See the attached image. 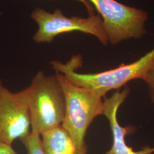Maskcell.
Masks as SVG:
<instances>
[{
    "mask_svg": "<svg viewBox=\"0 0 154 154\" xmlns=\"http://www.w3.org/2000/svg\"><path fill=\"white\" fill-rule=\"evenodd\" d=\"M81 3H82L85 7L86 8L88 12L89 16H93L94 14V9L93 6L91 4V3L88 1V0H76Z\"/></svg>",
    "mask_w": 154,
    "mask_h": 154,
    "instance_id": "7c38bea8",
    "label": "cell"
},
{
    "mask_svg": "<svg viewBox=\"0 0 154 154\" xmlns=\"http://www.w3.org/2000/svg\"><path fill=\"white\" fill-rule=\"evenodd\" d=\"M66 99V111L63 127L71 137L78 154H87L85 136L88 127L98 116L103 115L102 98L86 88L69 82L60 72H56Z\"/></svg>",
    "mask_w": 154,
    "mask_h": 154,
    "instance_id": "7a4b0ae2",
    "label": "cell"
},
{
    "mask_svg": "<svg viewBox=\"0 0 154 154\" xmlns=\"http://www.w3.org/2000/svg\"><path fill=\"white\" fill-rule=\"evenodd\" d=\"M28 90L31 131L41 135L62 125L66 111V99L56 75L39 72Z\"/></svg>",
    "mask_w": 154,
    "mask_h": 154,
    "instance_id": "3957f363",
    "label": "cell"
},
{
    "mask_svg": "<svg viewBox=\"0 0 154 154\" xmlns=\"http://www.w3.org/2000/svg\"><path fill=\"white\" fill-rule=\"evenodd\" d=\"M0 154H18L12 146L0 143Z\"/></svg>",
    "mask_w": 154,
    "mask_h": 154,
    "instance_id": "8fae6325",
    "label": "cell"
},
{
    "mask_svg": "<svg viewBox=\"0 0 154 154\" xmlns=\"http://www.w3.org/2000/svg\"><path fill=\"white\" fill-rule=\"evenodd\" d=\"M142 79L148 85L149 95L154 103V60L149 71Z\"/></svg>",
    "mask_w": 154,
    "mask_h": 154,
    "instance_id": "30bf717a",
    "label": "cell"
},
{
    "mask_svg": "<svg viewBox=\"0 0 154 154\" xmlns=\"http://www.w3.org/2000/svg\"><path fill=\"white\" fill-rule=\"evenodd\" d=\"M130 91L129 88L125 86L122 91L118 90L109 98H105L103 101V116H105L109 122L112 135L111 148L104 154H151L154 152V147H146L140 151H135L127 145L125 137L134 132L135 128L131 126L122 127L118 121L117 112Z\"/></svg>",
    "mask_w": 154,
    "mask_h": 154,
    "instance_id": "52a82bcc",
    "label": "cell"
},
{
    "mask_svg": "<svg viewBox=\"0 0 154 154\" xmlns=\"http://www.w3.org/2000/svg\"><path fill=\"white\" fill-rule=\"evenodd\" d=\"M40 136L45 154H78L71 137L62 125Z\"/></svg>",
    "mask_w": 154,
    "mask_h": 154,
    "instance_id": "ba28073f",
    "label": "cell"
},
{
    "mask_svg": "<svg viewBox=\"0 0 154 154\" xmlns=\"http://www.w3.org/2000/svg\"><path fill=\"white\" fill-rule=\"evenodd\" d=\"M30 132L28 88L12 92L0 79V143L12 146Z\"/></svg>",
    "mask_w": 154,
    "mask_h": 154,
    "instance_id": "8992f818",
    "label": "cell"
},
{
    "mask_svg": "<svg viewBox=\"0 0 154 154\" xmlns=\"http://www.w3.org/2000/svg\"><path fill=\"white\" fill-rule=\"evenodd\" d=\"M98 12L109 42L113 46L129 39L142 38L147 33L149 14L141 9L116 0H88Z\"/></svg>",
    "mask_w": 154,
    "mask_h": 154,
    "instance_id": "277c9868",
    "label": "cell"
},
{
    "mask_svg": "<svg viewBox=\"0 0 154 154\" xmlns=\"http://www.w3.org/2000/svg\"><path fill=\"white\" fill-rule=\"evenodd\" d=\"M30 17L38 26V29L33 37V41L36 43H51L58 35L74 32L91 34L103 45L109 43L102 20L99 14L89 16L88 18L67 17L60 9L50 13L37 8Z\"/></svg>",
    "mask_w": 154,
    "mask_h": 154,
    "instance_id": "5b68a950",
    "label": "cell"
},
{
    "mask_svg": "<svg viewBox=\"0 0 154 154\" xmlns=\"http://www.w3.org/2000/svg\"><path fill=\"white\" fill-rule=\"evenodd\" d=\"M26 149L28 154H45L42 148L40 135L30 132L27 137L20 140Z\"/></svg>",
    "mask_w": 154,
    "mask_h": 154,
    "instance_id": "9c48e42d",
    "label": "cell"
},
{
    "mask_svg": "<svg viewBox=\"0 0 154 154\" xmlns=\"http://www.w3.org/2000/svg\"><path fill=\"white\" fill-rule=\"evenodd\" d=\"M154 60V48L132 63H122L115 69L97 73L82 74L76 72L82 65V57L80 54L73 55L66 63L52 61L50 64L56 72L62 74L73 85L88 89L102 98L110 90H119L132 79H142Z\"/></svg>",
    "mask_w": 154,
    "mask_h": 154,
    "instance_id": "6da1fadb",
    "label": "cell"
}]
</instances>
